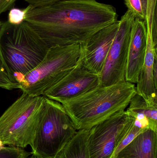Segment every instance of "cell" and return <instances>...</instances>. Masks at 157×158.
Instances as JSON below:
<instances>
[{"label":"cell","mask_w":157,"mask_h":158,"mask_svg":"<svg viewBox=\"0 0 157 158\" xmlns=\"http://www.w3.org/2000/svg\"><path fill=\"white\" fill-rule=\"evenodd\" d=\"M81 56L80 44L50 47L38 65L21 80L18 89L32 96L43 95L75 67Z\"/></svg>","instance_id":"8992f818"},{"label":"cell","mask_w":157,"mask_h":158,"mask_svg":"<svg viewBox=\"0 0 157 158\" xmlns=\"http://www.w3.org/2000/svg\"><path fill=\"white\" fill-rule=\"evenodd\" d=\"M61 1L63 0H25L29 5L34 7L44 6Z\"/></svg>","instance_id":"7402d4cb"},{"label":"cell","mask_w":157,"mask_h":158,"mask_svg":"<svg viewBox=\"0 0 157 158\" xmlns=\"http://www.w3.org/2000/svg\"><path fill=\"white\" fill-rule=\"evenodd\" d=\"M148 0H124L128 10L136 18L145 21L147 14Z\"/></svg>","instance_id":"e0dca14e"},{"label":"cell","mask_w":157,"mask_h":158,"mask_svg":"<svg viewBox=\"0 0 157 158\" xmlns=\"http://www.w3.org/2000/svg\"><path fill=\"white\" fill-rule=\"evenodd\" d=\"M134 121V118L126 110H121L88 130L90 158H112Z\"/></svg>","instance_id":"52a82bcc"},{"label":"cell","mask_w":157,"mask_h":158,"mask_svg":"<svg viewBox=\"0 0 157 158\" xmlns=\"http://www.w3.org/2000/svg\"><path fill=\"white\" fill-rule=\"evenodd\" d=\"M31 154L20 148L0 146V158H28Z\"/></svg>","instance_id":"ac0fdd59"},{"label":"cell","mask_w":157,"mask_h":158,"mask_svg":"<svg viewBox=\"0 0 157 158\" xmlns=\"http://www.w3.org/2000/svg\"><path fill=\"white\" fill-rule=\"evenodd\" d=\"M77 130L61 103L45 97L43 113L30 146L40 158H56Z\"/></svg>","instance_id":"5b68a950"},{"label":"cell","mask_w":157,"mask_h":158,"mask_svg":"<svg viewBox=\"0 0 157 158\" xmlns=\"http://www.w3.org/2000/svg\"><path fill=\"white\" fill-rule=\"evenodd\" d=\"M127 108L126 110L134 118L135 124L144 130L157 132V106L149 105L143 98L136 94Z\"/></svg>","instance_id":"5bb4252c"},{"label":"cell","mask_w":157,"mask_h":158,"mask_svg":"<svg viewBox=\"0 0 157 158\" xmlns=\"http://www.w3.org/2000/svg\"><path fill=\"white\" fill-rule=\"evenodd\" d=\"M147 130L142 129L136 126L133 123L132 126L131 127L129 131L126 134V135L124 136L117 148L115 149L112 158H115L118 154L125 148L126 146L128 145L134 138H135L138 135L143 132Z\"/></svg>","instance_id":"d6986e66"},{"label":"cell","mask_w":157,"mask_h":158,"mask_svg":"<svg viewBox=\"0 0 157 158\" xmlns=\"http://www.w3.org/2000/svg\"><path fill=\"white\" fill-rule=\"evenodd\" d=\"M157 133L150 129L141 133L115 158H157Z\"/></svg>","instance_id":"4fadbf2b"},{"label":"cell","mask_w":157,"mask_h":158,"mask_svg":"<svg viewBox=\"0 0 157 158\" xmlns=\"http://www.w3.org/2000/svg\"><path fill=\"white\" fill-rule=\"evenodd\" d=\"M100 85L99 75L87 69L80 58L75 67L57 83L49 88L43 96L60 103L77 97Z\"/></svg>","instance_id":"9c48e42d"},{"label":"cell","mask_w":157,"mask_h":158,"mask_svg":"<svg viewBox=\"0 0 157 158\" xmlns=\"http://www.w3.org/2000/svg\"><path fill=\"white\" fill-rule=\"evenodd\" d=\"M49 46L26 21L0 28V57L9 80L17 85L43 60Z\"/></svg>","instance_id":"7a4b0ae2"},{"label":"cell","mask_w":157,"mask_h":158,"mask_svg":"<svg viewBox=\"0 0 157 158\" xmlns=\"http://www.w3.org/2000/svg\"><path fill=\"white\" fill-rule=\"evenodd\" d=\"M28 6L23 9L13 8L10 9L8 15V21L10 24L18 25L25 21L26 14L28 10Z\"/></svg>","instance_id":"ffe728a7"},{"label":"cell","mask_w":157,"mask_h":158,"mask_svg":"<svg viewBox=\"0 0 157 158\" xmlns=\"http://www.w3.org/2000/svg\"><path fill=\"white\" fill-rule=\"evenodd\" d=\"M88 130L77 131L56 158H91L88 146Z\"/></svg>","instance_id":"9a60e30c"},{"label":"cell","mask_w":157,"mask_h":158,"mask_svg":"<svg viewBox=\"0 0 157 158\" xmlns=\"http://www.w3.org/2000/svg\"><path fill=\"white\" fill-rule=\"evenodd\" d=\"M157 62V52L154 49L151 36L147 34L145 58L135 87L136 94L143 98L149 105L155 106H157V81L154 79V69Z\"/></svg>","instance_id":"7c38bea8"},{"label":"cell","mask_w":157,"mask_h":158,"mask_svg":"<svg viewBox=\"0 0 157 158\" xmlns=\"http://www.w3.org/2000/svg\"><path fill=\"white\" fill-rule=\"evenodd\" d=\"M0 146H2V145L1 144V143H0Z\"/></svg>","instance_id":"484cf974"},{"label":"cell","mask_w":157,"mask_h":158,"mask_svg":"<svg viewBox=\"0 0 157 158\" xmlns=\"http://www.w3.org/2000/svg\"><path fill=\"white\" fill-rule=\"evenodd\" d=\"M29 158H40L37 157H35V156H32L30 157Z\"/></svg>","instance_id":"cb8c5ba5"},{"label":"cell","mask_w":157,"mask_h":158,"mask_svg":"<svg viewBox=\"0 0 157 158\" xmlns=\"http://www.w3.org/2000/svg\"><path fill=\"white\" fill-rule=\"evenodd\" d=\"M17 0H0V15L11 9Z\"/></svg>","instance_id":"603a6c76"},{"label":"cell","mask_w":157,"mask_h":158,"mask_svg":"<svg viewBox=\"0 0 157 158\" xmlns=\"http://www.w3.org/2000/svg\"><path fill=\"white\" fill-rule=\"evenodd\" d=\"M0 88L8 90L18 89L17 85L9 80L0 57Z\"/></svg>","instance_id":"44dd1931"},{"label":"cell","mask_w":157,"mask_h":158,"mask_svg":"<svg viewBox=\"0 0 157 158\" xmlns=\"http://www.w3.org/2000/svg\"><path fill=\"white\" fill-rule=\"evenodd\" d=\"M2 22L1 21H0V28H1V25H2Z\"/></svg>","instance_id":"d4e9b609"},{"label":"cell","mask_w":157,"mask_h":158,"mask_svg":"<svg viewBox=\"0 0 157 158\" xmlns=\"http://www.w3.org/2000/svg\"><path fill=\"white\" fill-rule=\"evenodd\" d=\"M135 18L133 14L127 10L119 20V29L99 76L101 86L126 81L128 51L132 27Z\"/></svg>","instance_id":"ba28073f"},{"label":"cell","mask_w":157,"mask_h":158,"mask_svg":"<svg viewBox=\"0 0 157 158\" xmlns=\"http://www.w3.org/2000/svg\"><path fill=\"white\" fill-rule=\"evenodd\" d=\"M157 0H148L146 20L145 21L147 32L151 36L152 44L155 50H157Z\"/></svg>","instance_id":"2e32d148"},{"label":"cell","mask_w":157,"mask_h":158,"mask_svg":"<svg viewBox=\"0 0 157 158\" xmlns=\"http://www.w3.org/2000/svg\"><path fill=\"white\" fill-rule=\"evenodd\" d=\"M147 28L145 22L135 18L133 23L128 51L125 80L136 83L143 65L147 45Z\"/></svg>","instance_id":"8fae6325"},{"label":"cell","mask_w":157,"mask_h":158,"mask_svg":"<svg viewBox=\"0 0 157 158\" xmlns=\"http://www.w3.org/2000/svg\"><path fill=\"white\" fill-rule=\"evenodd\" d=\"M136 94L134 84L125 81L100 85L61 104L77 131L89 130L116 112L125 110Z\"/></svg>","instance_id":"3957f363"},{"label":"cell","mask_w":157,"mask_h":158,"mask_svg":"<svg viewBox=\"0 0 157 158\" xmlns=\"http://www.w3.org/2000/svg\"><path fill=\"white\" fill-rule=\"evenodd\" d=\"M120 21L104 28L83 44L81 59L84 66L90 72L101 74L109 51L119 27Z\"/></svg>","instance_id":"30bf717a"},{"label":"cell","mask_w":157,"mask_h":158,"mask_svg":"<svg viewBox=\"0 0 157 158\" xmlns=\"http://www.w3.org/2000/svg\"><path fill=\"white\" fill-rule=\"evenodd\" d=\"M45 97L26 93L0 116V143L25 148L30 146L43 113Z\"/></svg>","instance_id":"277c9868"},{"label":"cell","mask_w":157,"mask_h":158,"mask_svg":"<svg viewBox=\"0 0 157 158\" xmlns=\"http://www.w3.org/2000/svg\"><path fill=\"white\" fill-rule=\"evenodd\" d=\"M28 6L25 21L49 48L83 44L118 20L114 6L96 0H63Z\"/></svg>","instance_id":"6da1fadb"}]
</instances>
